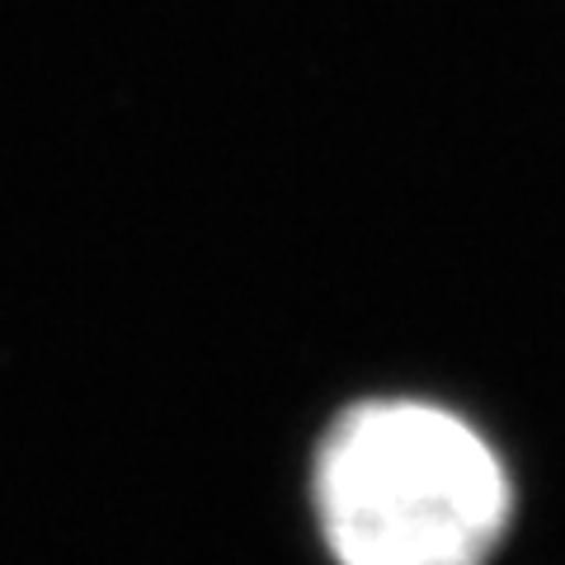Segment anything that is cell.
<instances>
[{
  "label": "cell",
  "mask_w": 565,
  "mask_h": 565,
  "mask_svg": "<svg viewBox=\"0 0 565 565\" xmlns=\"http://www.w3.org/2000/svg\"><path fill=\"white\" fill-rule=\"evenodd\" d=\"M316 519L340 565H486L514 486L462 415L429 401H363L316 448Z\"/></svg>",
  "instance_id": "obj_1"
}]
</instances>
